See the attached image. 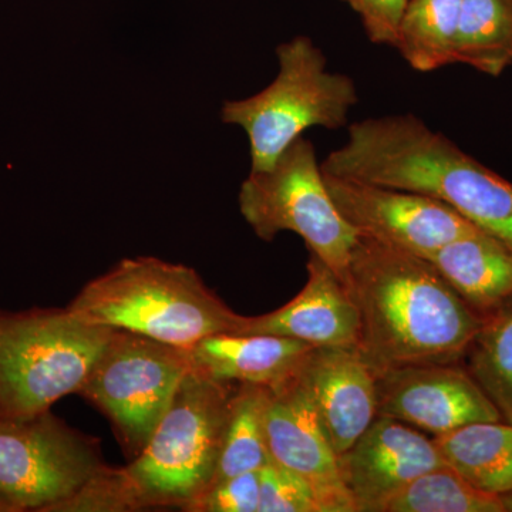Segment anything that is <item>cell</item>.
<instances>
[{
  "label": "cell",
  "instance_id": "obj_1",
  "mask_svg": "<svg viewBox=\"0 0 512 512\" xmlns=\"http://www.w3.org/2000/svg\"><path fill=\"white\" fill-rule=\"evenodd\" d=\"M343 284L359 313L357 349L376 376L457 363L483 323L427 259L375 239H357Z\"/></svg>",
  "mask_w": 512,
  "mask_h": 512
},
{
  "label": "cell",
  "instance_id": "obj_2",
  "mask_svg": "<svg viewBox=\"0 0 512 512\" xmlns=\"http://www.w3.org/2000/svg\"><path fill=\"white\" fill-rule=\"evenodd\" d=\"M333 177L416 192L448 205L512 251V183L413 114L352 124L320 163Z\"/></svg>",
  "mask_w": 512,
  "mask_h": 512
},
{
  "label": "cell",
  "instance_id": "obj_3",
  "mask_svg": "<svg viewBox=\"0 0 512 512\" xmlns=\"http://www.w3.org/2000/svg\"><path fill=\"white\" fill-rule=\"evenodd\" d=\"M87 322L190 350L218 333H239L247 316L218 298L190 266L127 258L93 279L67 306Z\"/></svg>",
  "mask_w": 512,
  "mask_h": 512
},
{
  "label": "cell",
  "instance_id": "obj_4",
  "mask_svg": "<svg viewBox=\"0 0 512 512\" xmlns=\"http://www.w3.org/2000/svg\"><path fill=\"white\" fill-rule=\"evenodd\" d=\"M116 329L69 309L0 312V420H23L79 393Z\"/></svg>",
  "mask_w": 512,
  "mask_h": 512
},
{
  "label": "cell",
  "instance_id": "obj_5",
  "mask_svg": "<svg viewBox=\"0 0 512 512\" xmlns=\"http://www.w3.org/2000/svg\"><path fill=\"white\" fill-rule=\"evenodd\" d=\"M279 73L262 92L227 101L222 121L247 133L251 171L271 168L312 127L339 130L356 106V84L328 70V60L309 37H293L276 50Z\"/></svg>",
  "mask_w": 512,
  "mask_h": 512
},
{
  "label": "cell",
  "instance_id": "obj_6",
  "mask_svg": "<svg viewBox=\"0 0 512 512\" xmlns=\"http://www.w3.org/2000/svg\"><path fill=\"white\" fill-rule=\"evenodd\" d=\"M235 387L184 376L146 447L124 467L146 508L187 507L210 488Z\"/></svg>",
  "mask_w": 512,
  "mask_h": 512
},
{
  "label": "cell",
  "instance_id": "obj_7",
  "mask_svg": "<svg viewBox=\"0 0 512 512\" xmlns=\"http://www.w3.org/2000/svg\"><path fill=\"white\" fill-rule=\"evenodd\" d=\"M238 202L259 238L271 242L284 231L299 235L343 282L359 235L330 197L312 141L299 137L271 168L251 171Z\"/></svg>",
  "mask_w": 512,
  "mask_h": 512
},
{
  "label": "cell",
  "instance_id": "obj_8",
  "mask_svg": "<svg viewBox=\"0 0 512 512\" xmlns=\"http://www.w3.org/2000/svg\"><path fill=\"white\" fill-rule=\"evenodd\" d=\"M191 369L190 350L116 329L77 394L109 417L136 457Z\"/></svg>",
  "mask_w": 512,
  "mask_h": 512
},
{
  "label": "cell",
  "instance_id": "obj_9",
  "mask_svg": "<svg viewBox=\"0 0 512 512\" xmlns=\"http://www.w3.org/2000/svg\"><path fill=\"white\" fill-rule=\"evenodd\" d=\"M104 467L96 441L50 410L30 419L0 420V493L22 511H45Z\"/></svg>",
  "mask_w": 512,
  "mask_h": 512
},
{
  "label": "cell",
  "instance_id": "obj_10",
  "mask_svg": "<svg viewBox=\"0 0 512 512\" xmlns=\"http://www.w3.org/2000/svg\"><path fill=\"white\" fill-rule=\"evenodd\" d=\"M323 175L336 208L359 237L426 258L478 229L426 195Z\"/></svg>",
  "mask_w": 512,
  "mask_h": 512
},
{
  "label": "cell",
  "instance_id": "obj_11",
  "mask_svg": "<svg viewBox=\"0 0 512 512\" xmlns=\"http://www.w3.org/2000/svg\"><path fill=\"white\" fill-rule=\"evenodd\" d=\"M377 417H390L433 437L501 414L470 372L450 365H414L377 375Z\"/></svg>",
  "mask_w": 512,
  "mask_h": 512
},
{
  "label": "cell",
  "instance_id": "obj_12",
  "mask_svg": "<svg viewBox=\"0 0 512 512\" xmlns=\"http://www.w3.org/2000/svg\"><path fill=\"white\" fill-rule=\"evenodd\" d=\"M264 427L271 460L311 485L320 512H355L338 456L296 373L266 387Z\"/></svg>",
  "mask_w": 512,
  "mask_h": 512
},
{
  "label": "cell",
  "instance_id": "obj_13",
  "mask_svg": "<svg viewBox=\"0 0 512 512\" xmlns=\"http://www.w3.org/2000/svg\"><path fill=\"white\" fill-rule=\"evenodd\" d=\"M338 463L355 512L382 511L389 498L421 474L446 466L433 439L390 417H376Z\"/></svg>",
  "mask_w": 512,
  "mask_h": 512
},
{
  "label": "cell",
  "instance_id": "obj_14",
  "mask_svg": "<svg viewBox=\"0 0 512 512\" xmlns=\"http://www.w3.org/2000/svg\"><path fill=\"white\" fill-rule=\"evenodd\" d=\"M336 456L377 417V376L357 348H312L298 372Z\"/></svg>",
  "mask_w": 512,
  "mask_h": 512
},
{
  "label": "cell",
  "instance_id": "obj_15",
  "mask_svg": "<svg viewBox=\"0 0 512 512\" xmlns=\"http://www.w3.org/2000/svg\"><path fill=\"white\" fill-rule=\"evenodd\" d=\"M239 333L285 336L315 348H357L359 313L339 276L311 255L302 291L274 312L247 316Z\"/></svg>",
  "mask_w": 512,
  "mask_h": 512
},
{
  "label": "cell",
  "instance_id": "obj_16",
  "mask_svg": "<svg viewBox=\"0 0 512 512\" xmlns=\"http://www.w3.org/2000/svg\"><path fill=\"white\" fill-rule=\"evenodd\" d=\"M315 346L302 340L259 333H218L192 346V367L222 383L271 387L298 372Z\"/></svg>",
  "mask_w": 512,
  "mask_h": 512
},
{
  "label": "cell",
  "instance_id": "obj_17",
  "mask_svg": "<svg viewBox=\"0 0 512 512\" xmlns=\"http://www.w3.org/2000/svg\"><path fill=\"white\" fill-rule=\"evenodd\" d=\"M424 259L480 315L512 298V251L481 229L451 241Z\"/></svg>",
  "mask_w": 512,
  "mask_h": 512
},
{
  "label": "cell",
  "instance_id": "obj_18",
  "mask_svg": "<svg viewBox=\"0 0 512 512\" xmlns=\"http://www.w3.org/2000/svg\"><path fill=\"white\" fill-rule=\"evenodd\" d=\"M446 466L484 493L512 491V424L477 421L433 437Z\"/></svg>",
  "mask_w": 512,
  "mask_h": 512
},
{
  "label": "cell",
  "instance_id": "obj_19",
  "mask_svg": "<svg viewBox=\"0 0 512 512\" xmlns=\"http://www.w3.org/2000/svg\"><path fill=\"white\" fill-rule=\"evenodd\" d=\"M463 0H410L394 49L414 70L434 72L456 63Z\"/></svg>",
  "mask_w": 512,
  "mask_h": 512
},
{
  "label": "cell",
  "instance_id": "obj_20",
  "mask_svg": "<svg viewBox=\"0 0 512 512\" xmlns=\"http://www.w3.org/2000/svg\"><path fill=\"white\" fill-rule=\"evenodd\" d=\"M456 63L493 77L511 66L512 0H463Z\"/></svg>",
  "mask_w": 512,
  "mask_h": 512
},
{
  "label": "cell",
  "instance_id": "obj_21",
  "mask_svg": "<svg viewBox=\"0 0 512 512\" xmlns=\"http://www.w3.org/2000/svg\"><path fill=\"white\" fill-rule=\"evenodd\" d=\"M265 397V386L242 383L235 387L212 484L259 471L271 461L264 427Z\"/></svg>",
  "mask_w": 512,
  "mask_h": 512
},
{
  "label": "cell",
  "instance_id": "obj_22",
  "mask_svg": "<svg viewBox=\"0 0 512 512\" xmlns=\"http://www.w3.org/2000/svg\"><path fill=\"white\" fill-rule=\"evenodd\" d=\"M468 372L512 424V298L483 315V323L468 348Z\"/></svg>",
  "mask_w": 512,
  "mask_h": 512
},
{
  "label": "cell",
  "instance_id": "obj_23",
  "mask_svg": "<svg viewBox=\"0 0 512 512\" xmlns=\"http://www.w3.org/2000/svg\"><path fill=\"white\" fill-rule=\"evenodd\" d=\"M380 512H505L498 495L484 493L448 466L434 468L407 484Z\"/></svg>",
  "mask_w": 512,
  "mask_h": 512
},
{
  "label": "cell",
  "instance_id": "obj_24",
  "mask_svg": "<svg viewBox=\"0 0 512 512\" xmlns=\"http://www.w3.org/2000/svg\"><path fill=\"white\" fill-rule=\"evenodd\" d=\"M144 510L124 468H101L70 497L43 512H128Z\"/></svg>",
  "mask_w": 512,
  "mask_h": 512
},
{
  "label": "cell",
  "instance_id": "obj_25",
  "mask_svg": "<svg viewBox=\"0 0 512 512\" xmlns=\"http://www.w3.org/2000/svg\"><path fill=\"white\" fill-rule=\"evenodd\" d=\"M258 512H320L311 485L274 460L259 470Z\"/></svg>",
  "mask_w": 512,
  "mask_h": 512
},
{
  "label": "cell",
  "instance_id": "obj_26",
  "mask_svg": "<svg viewBox=\"0 0 512 512\" xmlns=\"http://www.w3.org/2000/svg\"><path fill=\"white\" fill-rule=\"evenodd\" d=\"M261 485L259 471L238 474L212 484L184 511L190 512H258Z\"/></svg>",
  "mask_w": 512,
  "mask_h": 512
},
{
  "label": "cell",
  "instance_id": "obj_27",
  "mask_svg": "<svg viewBox=\"0 0 512 512\" xmlns=\"http://www.w3.org/2000/svg\"><path fill=\"white\" fill-rule=\"evenodd\" d=\"M362 19L367 37L376 45L396 46L400 23L410 0H343Z\"/></svg>",
  "mask_w": 512,
  "mask_h": 512
},
{
  "label": "cell",
  "instance_id": "obj_28",
  "mask_svg": "<svg viewBox=\"0 0 512 512\" xmlns=\"http://www.w3.org/2000/svg\"><path fill=\"white\" fill-rule=\"evenodd\" d=\"M0 512H23L18 505L12 503L6 495L0 493Z\"/></svg>",
  "mask_w": 512,
  "mask_h": 512
},
{
  "label": "cell",
  "instance_id": "obj_29",
  "mask_svg": "<svg viewBox=\"0 0 512 512\" xmlns=\"http://www.w3.org/2000/svg\"><path fill=\"white\" fill-rule=\"evenodd\" d=\"M501 500H503L505 512H512V491L510 493L503 495L501 497Z\"/></svg>",
  "mask_w": 512,
  "mask_h": 512
}]
</instances>
